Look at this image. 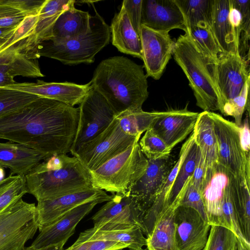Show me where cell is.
<instances>
[{
    "instance_id": "cell-8",
    "label": "cell",
    "mask_w": 250,
    "mask_h": 250,
    "mask_svg": "<svg viewBox=\"0 0 250 250\" xmlns=\"http://www.w3.org/2000/svg\"><path fill=\"white\" fill-rule=\"evenodd\" d=\"M38 229L35 204L15 201L0 212V250H23Z\"/></svg>"
},
{
    "instance_id": "cell-51",
    "label": "cell",
    "mask_w": 250,
    "mask_h": 250,
    "mask_svg": "<svg viewBox=\"0 0 250 250\" xmlns=\"http://www.w3.org/2000/svg\"><path fill=\"white\" fill-rule=\"evenodd\" d=\"M12 69L9 65H0V87H3L16 83Z\"/></svg>"
},
{
    "instance_id": "cell-32",
    "label": "cell",
    "mask_w": 250,
    "mask_h": 250,
    "mask_svg": "<svg viewBox=\"0 0 250 250\" xmlns=\"http://www.w3.org/2000/svg\"><path fill=\"white\" fill-rule=\"evenodd\" d=\"M242 186L239 181L233 176L224 191L218 226L225 227L232 231L239 240L250 249V244L246 240L241 232L235 208V196Z\"/></svg>"
},
{
    "instance_id": "cell-41",
    "label": "cell",
    "mask_w": 250,
    "mask_h": 250,
    "mask_svg": "<svg viewBox=\"0 0 250 250\" xmlns=\"http://www.w3.org/2000/svg\"><path fill=\"white\" fill-rule=\"evenodd\" d=\"M250 77L249 78L240 94L234 98L228 101L221 112L225 116L234 118L235 124L239 127L242 125L243 114L247 107L249 106V92Z\"/></svg>"
},
{
    "instance_id": "cell-4",
    "label": "cell",
    "mask_w": 250,
    "mask_h": 250,
    "mask_svg": "<svg viewBox=\"0 0 250 250\" xmlns=\"http://www.w3.org/2000/svg\"><path fill=\"white\" fill-rule=\"evenodd\" d=\"M174 59L186 76L196 101L203 111H221L224 103L217 80V61L204 53L185 33L176 42Z\"/></svg>"
},
{
    "instance_id": "cell-38",
    "label": "cell",
    "mask_w": 250,
    "mask_h": 250,
    "mask_svg": "<svg viewBox=\"0 0 250 250\" xmlns=\"http://www.w3.org/2000/svg\"><path fill=\"white\" fill-rule=\"evenodd\" d=\"M39 98L33 94L0 87V117L17 110Z\"/></svg>"
},
{
    "instance_id": "cell-27",
    "label": "cell",
    "mask_w": 250,
    "mask_h": 250,
    "mask_svg": "<svg viewBox=\"0 0 250 250\" xmlns=\"http://www.w3.org/2000/svg\"><path fill=\"white\" fill-rule=\"evenodd\" d=\"M194 141V133L183 144L178 159L170 172L153 204L143 218V233L146 236L150 233L158 215L167 207L169 194L178 170Z\"/></svg>"
},
{
    "instance_id": "cell-39",
    "label": "cell",
    "mask_w": 250,
    "mask_h": 250,
    "mask_svg": "<svg viewBox=\"0 0 250 250\" xmlns=\"http://www.w3.org/2000/svg\"><path fill=\"white\" fill-rule=\"evenodd\" d=\"M238 238L229 229L211 225L207 243L203 250H237Z\"/></svg>"
},
{
    "instance_id": "cell-47",
    "label": "cell",
    "mask_w": 250,
    "mask_h": 250,
    "mask_svg": "<svg viewBox=\"0 0 250 250\" xmlns=\"http://www.w3.org/2000/svg\"><path fill=\"white\" fill-rule=\"evenodd\" d=\"M142 0H125L122 6L125 8L131 24L140 36L141 25Z\"/></svg>"
},
{
    "instance_id": "cell-23",
    "label": "cell",
    "mask_w": 250,
    "mask_h": 250,
    "mask_svg": "<svg viewBox=\"0 0 250 250\" xmlns=\"http://www.w3.org/2000/svg\"><path fill=\"white\" fill-rule=\"evenodd\" d=\"M229 0H213L210 26L222 54L240 55L239 43L229 19Z\"/></svg>"
},
{
    "instance_id": "cell-19",
    "label": "cell",
    "mask_w": 250,
    "mask_h": 250,
    "mask_svg": "<svg viewBox=\"0 0 250 250\" xmlns=\"http://www.w3.org/2000/svg\"><path fill=\"white\" fill-rule=\"evenodd\" d=\"M141 24L168 32L174 29L186 31L184 17L174 0H142Z\"/></svg>"
},
{
    "instance_id": "cell-20",
    "label": "cell",
    "mask_w": 250,
    "mask_h": 250,
    "mask_svg": "<svg viewBox=\"0 0 250 250\" xmlns=\"http://www.w3.org/2000/svg\"><path fill=\"white\" fill-rule=\"evenodd\" d=\"M199 113L185 108L171 110L159 118L151 128L172 150L194 130Z\"/></svg>"
},
{
    "instance_id": "cell-44",
    "label": "cell",
    "mask_w": 250,
    "mask_h": 250,
    "mask_svg": "<svg viewBox=\"0 0 250 250\" xmlns=\"http://www.w3.org/2000/svg\"><path fill=\"white\" fill-rule=\"evenodd\" d=\"M46 0H0V3L13 7L26 17L38 15Z\"/></svg>"
},
{
    "instance_id": "cell-3",
    "label": "cell",
    "mask_w": 250,
    "mask_h": 250,
    "mask_svg": "<svg viewBox=\"0 0 250 250\" xmlns=\"http://www.w3.org/2000/svg\"><path fill=\"white\" fill-rule=\"evenodd\" d=\"M28 193L37 201L93 188L89 171L75 157L57 154L25 175Z\"/></svg>"
},
{
    "instance_id": "cell-11",
    "label": "cell",
    "mask_w": 250,
    "mask_h": 250,
    "mask_svg": "<svg viewBox=\"0 0 250 250\" xmlns=\"http://www.w3.org/2000/svg\"><path fill=\"white\" fill-rule=\"evenodd\" d=\"M144 215L126 192L116 193L92 217L94 228L99 230L126 229L135 226L143 232Z\"/></svg>"
},
{
    "instance_id": "cell-48",
    "label": "cell",
    "mask_w": 250,
    "mask_h": 250,
    "mask_svg": "<svg viewBox=\"0 0 250 250\" xmlns=\"http://www.w3.org/2000/svg\"><path fill=\"white\" fill-rule=\"evenodd\" d=\"M207 170V166L199 149L191 182L200 192L203 187Z\"/></svg>"
},
{
    "instance_id": "cell-45",
    "label": "cell",
    "mask_w": 250,
    "mask_h": 250,
    "mask_svg": "<svg viewBox=\"0 0 250 250\" xmlns=\"http://www.w3.org/2000/svg\"><path fill=\"white\" fill-rule=\"evenodd\" d=\"M26 17L18 10L0 3V28H16Z\"/></svg>"
},
{
    "instance_id": "cell-18",
    "label": "cell",
    "mask_w": 250,
    "mask_h": 250,
    "mask_svg": "<svg viewBox=\"0 0 250 250\" xmlns=\"http://www.w3.org/2000/svg\"><path fill=\"white\" fill-rule=\"evenodd\" d=\"M98 204L97 202L86 203L68 211L42 229L31 246L38 249L62 242L66 243L75 232L78 224Z\"/></svg>"
},
{
    "instance_id": "cell-9",
    "label": "cell",
    "mask_w": 250,
    "mask_h": 250,
    "mask_svg": "<svg viewBox=\"0 0 250 250\" xmlns=\"http://www.w3.org/2000/svg\"><path fill=\"white\" fill-rule=\"evenodd\" d=\"M140 138L125 134L115 118L103 132L81 146L72 155L90 171L139 142Z\"/></svg>"
},
{
    "instance_id": "cell-49",
    "label": "cell",
    "mask_w": 250,
    "mask_h": 250,
    "mask_svg": "<svg viewBox=\"0 0 250 250\" xmlns=\"http://www.w3.org/2000/svg\"><path fill=\"white\" fill-rule=\"evenodd\" d=\"M229 19L233 27L237 41L240 45L243 27L242 16L239 10L233 4L232 0H229Z\"/></svg>"
},
{
    "instance_id": "cell-7",
    "label": "cell",
    "mask_w": 250,
    "mask_h": 250,
    "mask_svg": "<svg viewBox=\"0 0 250 250\" xmlns=\"http://www.w3.org/2000/svg\"><path fill=\"white\" fill-rule=\"evenodd\" d=\"M211 118L217 142V162L227 168L241 183L250 188V154L243 149L240 127L213 112Z\"/></svg>"
},
{
    "instance_id": "cell-34",
    "label": "cell",
    "mask_w": 250,
    "mask_h": 250,
    "mask_svg": "<svg viewBox=\"0 0 250 250\" xmlns=\"http://www.w3.org/2000/svg\"><path fill=\"white\" fill-rule=\"evenodd\" d=\"M167 111L146 112L143 110L125 112L117 117L122 130L129 135L141 137L142 134L151 128L155 122L165 115Z\"/></svg>"
},
{
    "instance_id": "cell-21",
    "label": "cell",
    "mask_w": 250,
    "mask_h": 250,
    "mask_svg": "<svg viewBox=\"0 0 250 250\" xmlns=\"http://www.w3.org/2000/svg\"><path fill=\"white\" fill-rule=\"evenodd\" d=\"M234 176L219 164L208 168L203 187L200 192L204 202L207 221L210 225H218L224 191Z\"/></svg>"
},
{
    "instance_id": "cell-40",
    "label": "cell",
    "mask_w": 250,
    "mask_h": 250,
    "mask_svg": "<svg viewBox=\"0 0 250 250\" xmlns=\"http://www.w3.org/2000/svg\"><path fill=\"white\" fill-rule=\"evenodd\" d=\"M141 150L148 160H156L170 155L171 150L150 128L138 142Z\"/></svg>"
},
{
    "instance_id": "cell-36",
    "label": "cell",
    "mask_w": 250,
    "mask_h": 250,
    "mask_svg": "<svg viewBox=\"0 0 250 250\" xmlns=\"http://www.w3.org/2000/svg\"><path fill=\"white\" fill-rule=\"evenodd\" d=\"M191 40L205 54L217 61L222 52L209 24L201 23L187 29Z\"/></svg>"
},
{
    "instance_id": "cell-16",
    "label": "cell",
    "mask_w": 250,
    "mask_h": 250,
    "mask_svg": "<svg viewBox=\"0 0 250 250\" xmlns=\"http://www.w3.org/2000/svg\"><path fill=\"white\" fill-rule=\"evenodd\" d=\"M249 61L234 54H221L218 58L217 84L224 104L240 94L250 77Z\"/></svg>"
},
{
    "instance_id": "cell-26",
    "label": "cell",
    "mask_w": 250,
    "mask_h": 250,
    "mask_svg": "<svg viewBox=\"0 0 250 250\" xmlns=\"http://www.w3.org/2000/svg\"><path fill=\"white\" fill-rule=\"evenodd\" d=\"M110 30L112 43L119 51L142 60L140 36L133 29L122 5L112 19Z\"/></svg>"
},
{
    "instance_id": "cell-37",
    "label": "cell",
    "mask_w": 250,
    "mask_h": 250,
    "mask_svg": "<svg viewBox=\"0 0 250 250\" xmlns=\"http://www.w3.org/2000/svg\"><path fill=\"white\" fill-rule=\"evenodd\" d=\"M28 193L25 177L10 174L0 181V212Z\"/></svg>"
},
{
    "instance_id": "cell-12",
    "label": "cell",
    "mask_w": 250,
    "mask_h": 250,
    "mask_svg": "<svg viewBox=\"0 0 250 250\" xmlns=\"http://www.w3.org/2000/svg\"><path fill=\"white\" fill-rule=\"evenodd\" d=\"M147 161L143 175L126 192L142 211L144 217L153 204L176 163L170 155Z\"/></svg>"
},
{
    "instance_id": "cell-54",
    "label": "cell",
    "mask_w": 250,
    "mask_h": 250,
    "mask_svg": "<svg viewBox=\"0 0 250 250\" xmlns=\"http://www.w3.org/2000/svg\"><path fill=\"white\" fill-rule=\"evenodd\" d=\"M237 250H250V249L248 248L240 240L238 239Z\"/></svg>"
},
{
    "instance_id": "cell-52",
    "label": "cell",
    "mask_w": 250,
    "mask_h": 250,
    "mask_svg": "<svg viewBox=\"0 0 250 250\" xmlns=\"http://www.w3.org/2000/svg\"><path fill=\"white\" fill-rule=\"evenodd\" d=\"M65 242H62L57 244L49 246L46 247L40 248V249H35L32 246L25 247L23 250H63V246Z\"/></svg>"
},
{
    "instance_id": "cell-29",
    "label": "cell",
    "mask_w": 250,
    "mask_h": 250,
    "mask_svg": "<svg viewBox=\"0 0 250 250\" xmlns=\"http://www.w3.org/2000/svg\"><path fill=\"white\" fill-rule=\"evenodd\" d=\"M141 229L135 226L129 229L103 230L92 228L82 232L77 242L105 240L127 245L130 250H143L146 246V238Z\"/></svg>"
},
{
    "instance_id": "cell-42",
    "label": "cell",
    "mask_w": 250,
    "mask_h": 250,
    "mask_svg": "<svg viewBox=\"0 0 250 250\" xmlns=\"http://www.w3.org/2000/svg\"><path fill=\"white\" fill-rule=\"evenodd\" d=\"M128 248L127 245L120 242L105 241L77 242L63 250H121Z\"/></svg>"
},
{
    "instance_id": "cell-53",
    "label": "cell",
    "mask_w": 250,
    "mask_h": 250,
    "mask_svg": "<svg viewBox=\"0 0 250 250\" xmlns=\"http://www.w3.org/2000/svg\"><path fill=\"white\" fill-rule=\"evenodd\" d=\"M17 27L14 28H0V41L7 38L9 35H10L14 31Z\"/></svg>"
},
{
    "instance_id": "cell-25",
    "label": "cell",
    "mask_w": 250,
    "mask_h": 250,
    "mask_svg": "<svg viewBox=\"0 0 250 250\" xmlns=\"http://www.w3.org/2000/svg\"><path fill=\"white\" fill-rule=\"evenodd\" d=\"M73 0L54 24L49 41L57 42L86 34L90 29L91 15L88 12L76 9Z\"/></svg>"
},
{
    "instance_id": "cell-56",
    "label": "cell",
    "mask_w": 250,
    "mask_h": 250,
    "mask_svg": "<svg viewBox=\"0 0 250 250\" xmlns=\"http://www.w3.org/2000/svg\"></svg>"
},
{
    "instance_id": "cell-30",
    "label": "cell",
    "mask_w": 250,
    "mask_h": 250,
    "mask_svg": "<svg viewBox=\"0 0 250 250\" xmlns=\"http://www.w3.org/2000/svg\"><path fill=\"white\" fill-rule=\"evenodd\" d=\"M28 39L0 52V65L10 66L16 76L42 77L38 61L28 56Z\"/></svg>"
},
{
    "instance_id": "cell-1",
    "label": "cell",
    "mask_w": 250,
    "mask_h": 250,
    "mask_svg": "<svg viewBox=\"0 0 250 250\" xmlns=\"http://www.w3.org/2000/svg\"><path fill=\"white\" fill-rule=\"evenodd\" d=\"M79 108L40 97L0 117V139L28 146L46 158L70 152Z\"/></svg>"
},
{
    "instance_id": "cell-13",
    "label": "cell",
    "mask_w": 250,
    "mask_h": 250,
    "mask_svg": "<svg viewBox=\"0 0 250 250\" xmlns=\"http://www.w3.org/2000/svg\"><path fill=\"white\" fill-rule=\"evenodd\" d=\"M113 195L114 194L108 195L104 190L91 188L52 199L38 201L36 208L39 229L40 231L79 205L90 202H97L98 204L107 202Z\"/></svg>"
},
{
    "instance_id": "cell-55",
    "label": "cell",
    "mask_w": 250,
    "mask_h": 250,
    "mask_svg": "<svg viewBox=\"0 0 250 250\" xmlns=\"http://www.w3.org/2000/svg\"><path fill=\"white\" fill-rule=\"evenodd\" d=\"M5 172L3 167L0 166V181L5 178Z\"/></svg>"
},
{
    "instance_id": "cell-10",
    "label": "cell",
    "mask_w": 250,
    "mask_h": 250,
    "mask_svg": "<svg viewBox=\"0 0 250 250\" xmlns=\"http://www.w3.org/2000/svg\"><path fill=\"white\" fill-rule=\"evenodd\" d=\"M79 117L72 154L103 132L116 118L105 99L91 85L79 104Z\"/></svg>"
},
{
    "instance_id": "cell-17",
    "label": "cell",
    "mask_w": 250,
    "mask_h": 250,
    "mask_svg": "<svg viewBox=\"0 0 250 250\" xmlns=\"http://www.w3.org/2000/svg\"><path fill=\"white\" fill-rule=\"evenodd\" d=\"M91 82L85 84L69 82L48 83L37 80L36 83H15L2 88L18 90L40 97L57 101L71 106L79 104L87 94Z\"/></svg>"
},
{
    "instance_id": "cell-5",
    "label": "cell",
    "mask_w": 250,
    "mask_h": 250,
    "mask_svg": "<svg viewBox=\"0 0 250 250\" xmlns=\"http://www.w3.org/2000/svg\"><path fill=\"white\" fill-rule=\"evenodd\" d=\"M110 37V27L96 12L91 16L90 29L86 34L57 42H43L38 46L37 57H48L68 65L91 63L109 43Z\"/></svg>"
},
{
    "instance_id": "cell-33",
    "label": "cell",
    "mask_w": 250,
    "mask_h": 250,
    "mask_svg": "<svg viewBox=\"0 0 250 250\" xmlns=\"http://www.w3.org/2000/svg\"><path fill=\"white\" fill-rule=\"evenodd\" d=\"M199 150V147L194 141L188 151L174 180L169 194L167 208L169 206H173L177 208L180 206L191 180Z\"/></svg>"
},
{
    "instance_id": "cell-2",
    "label": "cell",
    "mask_w": 250,
    "mask_h": 250,
    "mask_svg": "<svg viewBox=\"0 0 250 250\" xmlns=\"http://www.w3.org/2000/svg\"><path fill=\"white\" fill-rule=\"evenodd\" d=\"M147 77L142 66L126 57L114 56L99 64L90 82L116 117L143 110L149 94Z\"/></svg>"
},
{
    "instance_id": "cell-46",
    "label": "cell",
    "mask_w": 250,
    "mask_h": 250,
    "mask_svg": "<svg viewBox=\"0 0 250 250\" xmlns=\"http://www.w3.org/2000/svg\"><path fill=\"white\" fill-rule=\"evenodd\" d=\"M235 6L239 10L242 16L243 27L242 39L243 48L249 50V41L250 35V0H232Z\"/></svg>"
},
{
    "instance_id": "cell-43",
    "label": "cell",
    "mask_w": 250,
    "mask_h": 250,
    "mask_svg": "<svg viewBox=\"0 0 250 250\" xmlns=\"http://www.w3.org/2000/svg\"><path fill=\"white\" fill-rule=\"evenodd\" d=\"M180 206L194 209L205 220L207 221L206 212L201 193L193 186L191 181L182 200Z\"/></svg>"
},
{
    "instance_id": "cell-24",
    "label": "cell",
    "mask_w": 250,
    "mask_h": 250,
    "mask_svg": "<svg viewBox=\"0 0 250 250\" xmlns=\"http://www.w3.org/2000/svg\"><path fill=\"white\" fill-rule=\"evenodd\" d=\"M73 0H46L38 15L33 34L28 39L30 54L35 59L38 45L49 41L53 26L62 13L69 6Z\"/></svg>"
},
{
    "instance_id": "cell-28",
    "label": "cell",
    "mask_w": 250,
    "mask_h": 250,
    "mask_svg": "<svg viewBox=\"0 0 250 250\" xmlns=\"http://www.w3.org/2000/svg\"><path fill=\"white\" fill-rule=\"evenodd\" d=\"M177 208L169 206L158 215L146 238L147 250H175L174 213Z\"/></svg>"
},
{
    "instance_id": "cell-31",
    "label": "cell",
    "mask_w": 250,
    "mask_h": 250,
    "mask_svg": "<svg viewBox=\"0 0 250 250\" xmlns=\"http://www.w3.org/2000/svg\"><path fill=\"white\" fill-rule=\"evenodd\" d=\"M198 146L208 168L217 163V142L213 121L208 112L199 114L193 131Z\"/></svg>"
},
{
    "instance_id": "cell-15",
    "label": "cell",
    "mask_w": 250,
    "mask_h": 250,
    "mask_svg": "<svg viewBox=\"0 0 250 250\" xmlns=\"http://www.w3.org/2000/svg\"><path fill=\"white\" fill-rule=\"evenodd\" d=\"M210 227L197 211L180 206L174 213L175 250H203Z\"/></svg>"
},
{
    "instance_id": "cell-22",
    "label": "cell",
    "mask_w": 250,
    "mask_h": 250,
    "mask_svg": "<svg viewBox=\"0 0 250 250\" xmlns=\"http://www.w3.org/2000/svg\"><path fill=\"white\" fill-rule=\"evenodd\" d=\"M46 157L26 146L12 142H0V166L12 175H25Z\"/></svg>"
},
{
    "instance_id": "cell-50",
    "label": "cell",
    "mask_w": 250,
    "mask_h": 250,
    "mask_svg": "<svg viewBox=\"0 0 250 250\" xmlns=\"http://www.w3.org/2000/svg\"><path fill=\"white\" fill-rule=\"evenodd\" d=\"M249 115L248 112L243 124L240 126V138L242 147L248 154H250V133L249 125Z\"/></svg>"
},
{
    "instance_id": "cell-6",
    "label": "cell",
    "mask_w": 250,
    "mask_h": 250,
    "mask_svg": "<svg viewBox=\"0 0 250 250\" xmlns=\"http://www.w3.org/2000/svg\"><path fill=\"white\" fill-rule=\"evenodd\" d=\"M148 161L138 142L89 171L93 188L111 192H126L145 172Z\"/></svg>"
},
{
    "instance_id": "cell-14",
    "label": "cell",
    "mask_w": 250,
    "mask_h": 250,
    "mask_svg": "<svg viewBox=\"0 0 250 250\" xmlns=\"http://www.w3.org/2000/svg\"><path fill=\"white\" fill-rule=\"evenodd\" d=\"M140 38L146 76L158 80L173 54L175 42L168 32L155 30L142 24Z\"/></svg>"
},
{
    "instance_id": "cell-35",
    "label": "cell",
    "mask_w": 250,
    "mask_h": 250,
    "mask_svg": "<svg viewBox=\"0 0 250 250\" xmlns=\"http://www.w3.org/2000/svg\"><path fill=\"white\" fill-rule=\"evenodd\" d=\"M174 1L182 12L187 29L201 23L210 24L213 0H174Z\"/></svg>"
}]
</instances>
